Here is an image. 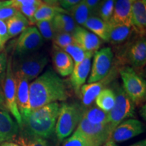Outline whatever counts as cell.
I'll use <instances>...</instances> for the list:
<instances>
[{"instance_id":"6da1fadb","label":"cell","mask_w":146,"mask_h":146,"mask_svg":"<svg viewBox=\"0 0 146 146\" xmlns=\"http://www.w3.org/2000/svg\"><path fill=\"white\" fill-rule=\"evenodd\" d=\"M68 92L64 81L52 69H48L29 85L31 112L49 104L66 101Z\"/></svg>"},{"instance_id":"7a4b0ae2","label":"cell","mask_w":146,"mask_h":146,"mask_svg":"<svg viewBox=\"0 0 146 146\" xmlns=\"http://www.w3.org/2000/svg\"><path fill=\"white\" fill-rule=\"evenodd\" d=\"M60 107L58 102L49 104L31 111L28 116L22 118L23 136L44 139L50 137L55 131Z\"/></svg>"},{"instance_id":"3957f363","label":"cell","mask_w":146,"mask_h":146,"mask_svg":"<svg viewBox=\"0 0 146 146\" xmlns=\"http://www.w3.org/2000/svg\"><path fill=\"white\" fill-rule=\"evenodd\" d=\"M87 108L83 104L63 103L60 106L55 132L59 141H62L76 130Z\"/></svg>"},{"instance_id":"277c9868","label":"cell","mask_w":146,"mask_h":146,"mask_svg":"<svg viewBox=\"0 0 146 146\" xmlns=\"http://www.w3.org/2000/svg\"><path fill=\"white\" fill-rule=\"evenodd\" d=\"M47 55L43 52H35L12 58V68L16 77H23L29 81L37 78L48 63Z\"/></svg>"},{"instance_id":"5b68a950","label":"cell","mask_w":146,"mask_h":146,"mask_svg":"<svg viewBox=\"0 0 146 146\" xmlns=\"http://www.w3.org/2000/svg\"><path fill=\"white\" fill-rule=\"evenodd\" d=\"M123 81V89L135 105L139 106L145 101L146 83L133 68L125 66L119 70Z\"/></svg>"},{"instance_id":"8992f818","label":"cell","mask_w":146,"mask_h":146,"mask_svg":"<svg viewBox=\"0 0 146 146\" xmlns=\"http://www.w3.org/2000/svg\"><path fill=\"white\" fill-rule=\"evenodd\" d=\"M114 91L116 96L114 106L109 112L110 129L111 134L115 128L124 120L135 115V104L126 94L123 87L114 85Z\"/></svg>"},{"instance_id":"52a82bcc","label":"cell","mask_w":146,"mask_h":146,"mask_svg":"<svg viewBox=\"0 0 146 146\" xmlns=\"http://www.w3.org/2000/svg\"><path fill=\"white\" fill-rule=\"evenodd\" d=\"M12 58L10 57L8 59L6 71H5L4 78L1 83V86L2 87L5 105L8 112H10L14 116L16 122L19 126V129H21L23 125V121L17 106L16 81L12 68Z\"/></svg>"},{"instance_id":"ba28073f","label":"cell","mask_w":146,"mask_h":146,"mask_svg":"<svg viewBox=\"0 0 146 146\" xmlns=\"http://www.w3.org/2000/svg\"><path fill=\"white\" fill-rule=\"evenodd\" d=\"M75 132L80 134L91 146H102L110 138V125H94L83 118Z\"/></svg>"},{"instance_id":"9c48e42d","label":"cell","mask_w":146,"mask_h":146,"mask_svg":"<svg viewBox=\"0 0 146 146\" xmlns=\"http://www.w3.org/2000/svg\"><path fill=\"white\" fill-rule=\"evenodd\" d=\"M44 43L37 28L28 27L20 34L14 46V56H22L38 52Z\"/></svg>"},{"instance_id":"30bf717a","label":"cell","mask_w":146,"mask_h":146,"mask_svg":"<svg viewBox=\"0 0 146 146\" xmlns=\"http://www.w3.org/2000/svg\"><path fill=\"white\" fill-rule=\"evenodd\" d=\"M91 74L87 80L88 83L99 81L105 78L112 68L114 54L110 47H104L94 54Z\"/></svg>"},{"instance_id":"8fae6325","label":"cell","mask_w":146,"mask_h":146,"mask_svg":"<svg viewBox=\"0 0 146 146\" xmlns=\"http://www.w3.org/2000/svg\"><path fill=\"white\" fill-rule=\"evenodd\" d=\"M143 132V124L139 120L130 118L123 121L115 128L110 139L115 143H121L139 135Z\"/></svg>"},{"instance_id":"7c38bea8","label":"cell","mask_w":146,"mask_h":146,"mask_svg":"<svg viewBox=\"0 0 146 146\" xmlns=\"http://www.w3.org/2000/svg\"><path fill=\"white\" fill-rule=\"evenodd\" d=\"M116 74V73L114 70H110L108 74L103 79L94 83L83 85L80 89L79 94L82 104L86 108L90 106L100 93L106 88V85L114 80Z\"/></svg>"},{"instance_id":"4fadbf2b","label":"cell","mask_w":146,"mask_h":146,"mask_svg":"<svg viewBox=\"0 0 146 146\" xmlns=\"http://www.w3.org/2000/svg\"><path fill=\"white\" fill-rule=\"evenodd\" d=\"M95 52H87L86 56L81 63L74 66L70 74V81L72 89L76 95L79 96L80 89L88 77L91 67V59Z\"/></svg>"},{"instance_id":"5bb4252c","label":"cell","mask_w":146,"mask_h":146,"mask_svg":"<svg viewBox=\"0 0 146 146\" xmlns=\"http://www.w3.org/2000/svg\"><path fill=\"white\" fill-rule=\"evenodd\" d=\"M72 35L74 42L87 52H96L102 45V40L98 36L82 27H76Z\"/></svg>"},{"instance_id":"9a60e30c","label":"cell","mask_w":146,"mask_h":146,"mask_svg":"<svg viewBox=\"0 0 146 146\" xmlns=\"http://www.w3.org/2000/svg\"><path fill=\"white\" fill-rule=\"evenodd\" d=\"M131 27L139 37L146 33V0H139L132 3Z\"/></svg>"},{"instance_id":"2e32d148","label":"cell","mask_w":146,"mask_h":146,"mask_svg":"<svg viewBox=\"0 0 146 146\" xmlns=\"http://www.w3.org/2000/svg\"><path fill=\"white\" fill-rule=\"evenodd\" d=\"M19 129V126L10 113L0 110V145L4 142L16 141Z\"/></svg>"},{"instance_id":"e0dca14e","label":"cell","mask_w":146,"mask_h":146,"mask_svg":"<svg viewBox=\"0 0 146 146\" xmlns=\"http://www.w3.org/2000/svg\"><path fill=\"white\" fill-rule=\"evenodd\" d=\"M127 58L133 69H143L146 64L145 37H139L129 47Z\"/></svg>"},{"instance_id":"ac0fdd59","label":"cell","mask_w":146,"mask_h":146,"mask_svg":"<svg viewBox=\"0 0 146 146\" xmlns=\"http://www.w3.org/2000/svg\"><path fill=\"white\" fill-rule=\"evenodd\" d=\"M16 100L17 106L22 118L30 114L31 106L29 102V81L23 77H16Z\"/></svg>"},{"instance_id":"d6986e66","label":"cell","mask_w":146,"mask_h":146,"mask_svg":"<svg viewBox=\"0 0 146 146\" xmlns=\"http://www.w3.org/2000/svg\"><path fill=\"white\" fill-rule=\"evenodd\" d=\"M53 65L56 72L61 76L70 75L74 68V62L64 51L54 45L52 55Z\"/></svg>"},{"instance_id":"ffe728a7","label":"cell","mask_w":146,"mask_h":146,"mask_svg":"<svg viewBox=\"0 0 146 146\" xmlns=\"http://www.w3.org/2000/svg\"><path fill=\"white\" fill-rule=\"evenodd\" d=\"M131 0H116L112 18L109 22L131 27Z\"/></svg>"},{"instance_id":"44dd1931","label":"cell","mask_w":146,"mask_h":146,"mask_svg":"<svg viewBox=\"0 0 146 146\" xmlns=\"http://www.w3.org/2000/svg\"><path fill=\"white\" fill-rule=\"evenodd\" d=\"M89 31L98 36L101 40L109 41V23L100 18L98 16H91L84 26Z\"/></svg>"},{"instance_id":"7402d4cb","label":"cell","mask_w":146,"mask_h":146,"mask_svg":"<svg viewBox=\"0 0 146 146\" xmlns=\"http://www.w3.org/2000/svg\"><path fill=\"white\" fill-rule=\"evenodd\" d=\"M109 31V41L112 45H121L130 38L133 32L131 27L125 26L122 25H117L108 22Z\"/></svg>"},{"instance_id":"603a6c76","label":"cell","mask_w":146,"mask_h":146,"mask_svg":"<svg viewBox=\"0 0 146 146\" xmlns=\"http://www.w3.org/2000/svg\"><path fill=\"white\" fill-rule=\"evenodd\" d=\"M9 37H15L29 27L30 23L28 19L18 11L14 16L5 21Z\"/></svg>"},{"instance_id":"cb8c5ba5","label":"cell","mask_w":146,"mask_h":146,"mask_svg":"<svg viewBox=\"0 0 146 146\" xmlns=\"http://www.w3.org/2000/svg\"><path fill=\"white\" fill-rule=\"evenodd\" d=\"M56 33H66L72 34L77 27L72 16L68 12L58 14L53 19Z\"/></svg>"},{"instance_id":"d4e9b609","label":"cell","mask_w":146,"mask_h":146,"mask_svg":"<svg viewBox=\"0 0 146 146\" xmlns=\"http://www.w3.org/2000/svg\"><path fill=\"white\" fill-rule=\"evenodd\" d=\"M68 11L58 5H51L43 3L36 10L34 14L33 19L35 25L36 22L41 21H48L53 20L54 18L60 13H66Z\"/></svg>"},{"instance_id":"484cf974","label":"cell","mask_w":146,"mask_h":146,"mask_svg":"<svg viewBox=\"0 0 146 146\" xmlns=\"http://www.w3.org/2000/svg\"><path fill=\"white\" fill-rule=\"evenodd\" d=\"M83 118L94 125H106L110 123L109 112L102 110L97 106L87 108Z\"/></svg>"},{"instance_id":"4316f807","label":"cell","mask_w":146,"mask_h":146,"mask_svg":"<svg viewBox=\"0 0 146 146\" xmlns=\"http://www.w3.org/2000/svg\"><path fill=\"white\" fill-rule=\"evenodd\" d=\"M70 16L77 26H84L87 20L93 16L90 9L87 5L85 0H81L79 3L73 6L70 10Z\"/></svg>"},{"instance_id":"83f0119b","label":"cell","mask_w":146,"mask_h":146,"mask_svg":"<svg viewBox=\"0 0 146 146\" xmlns=\"http://www.w3.org/2000/svg\"><path fill=\"white\" fill-rule=\"evenodd\" d=\"M116 96L113 89L105 88L100 93L96 99V106L102 110L109 112L114 106Z\"/></svg>"},{"instance_id":"f1b7e54d","label":"cell","mask_w":146,"mask_h":146,"mask_svg":"<svg viewBox=\"0 0 146 146\" xmlns=\"http://www.w3.org/2000/svg\"><path fill=\"white\" fill-rule=\"evenodd\" d=\"M116 0H101L98 7L97 15L106 22L112 18Z\"/></svg>"},{"instance_id":"f546056e","label":"cell","mask_w":146,"mask_h":146,"mask_svg":"<svg viewBox=\"0 0 146 146\" xmlns=\"http://www.w3.org/2000/svg\"><path fill=\"white\" fill-rule=\"evenodd\" d=\"M62 50L70 56L74 62V65L81 63L87 54V52L76 43L65 47Z\"/></svg>"},{"instance_id":"4dcf8cb0","label":"cell","mask_w":146,"mask_h":146,"mask_svg":"<svg viewBox=\"0 0 146 146\" xmlns=\"http://www.w3.org/2000/svg\"><path fill=\"white\" fill-rule=\"evenodd\" d=\"M35 25L43 39L52 40L56 31L53 25V20L36 22Z\"/></svg>"},{"instance_id":"1f68e13d","label":"cell","mask_w":146,"mask_h":146,"mask_svg":"<svg viewBox=\"0 0 146 146\" xmlns=\"http://www.w3.org/2000/svg\"><path fill=\"white\" fill-rule=\"evenodd\" d=\"M54 45L62 50L65 47L75 43L72 35L66 33H56L52 39Z\"/></svg>"},{"instance_id":"d6a6232c","label":"cell","mask_w":146,"mask_h":146,"mask_svg":"<svg viewBox=\"0 0 146 146\" xmlns=\"http://www.w3.org/2000/svg\"><path fill=\"white\" fill-rule=\"evenodd\" d=\"M16 141L21 146H48L45 139L41 138L21 136L17 137Z\"/></svg>"},{"instance_id":"836d02e7","label":"cell","mask_w":146,"mask_h":146,"mask_svg":"<svg viewBox=\"0 0 146 146\" xmlns=\"http://www.w3.org/2000/svg\"><path fill=\"white\" fill-rule=\"evenodd\" d=\"M62 146H91L86 140L82 137L81 135L78 134L74 131V133L70 137L67 139L64 142Z\"/></svg>"},{"instance_id":"e575fe53","label":"cell","mask_w":146,"mask_h":146,"mask_svg":"<svg viewBox=\"0 0 146 146\" xmlns=\"http://www.w3.org/2000/svg\"><path fill=\"white\" fill-rule=\"evenodd\" d=\"M18 10L17 9L12 6L3 7L0 8V20L5 22L18 13Z\"/></svg>"},{"instance_id":"d590c367","label":"cell","mask_w":146,"mask_h":146,"mask_svg":"<svg viewBox=\"0 0 146 146\" xmlns=\"http://www.w3.org/2000/svg\"><path fill=\"white\" fill-rule=\"evenodd\" d=\"M12 3L11 6L18 8L19 6H29V5H40L43 2L42 0H12Z\"/></svg>"},{"instance_id":"8d00e7d4","label":"cell","mask_w":146,"mask_h":146,"mask_svg":"<svg viewBox=\"0 0 146 146\" xmlns=\"http://www.w3.org/2000/svg\"><path fill=\"white\" fill-rule=\"evenodd\" d=\"M8 64V58L5 52H0V84L4 78Z\"/></svg>"},{"instance_id":"74e56055","label":"cell","mask_w":146,"mask_h":146,"mask_svg":"<svg viewBox=\"0 0 146 146\" xmlns=\"http://www.w3.org/2000/svg\"><path fill=\"white\" fill-rule=\"evenodd\" d=\"M9 39H10V37H9L5 22L0 20V40L3 44H5Z\"/></svg>"},{"instance_id":"f35d334b","label":"cell","mask_w":146,"mask_h":146,"mask_svg":"<svg viewBox=\"0 0 146 146\" xmlns=\"http://www.w3.org/2000/svg\"><path fill=\"white\" fill-rule=\"evenodd\" d=\"M85 1L90 9L93 16H97V12L101 0H85Z\"/></svg>"},{"instance_id":"ab89813d","label":"cell","mask_w":146,"mask_h":146,"mask_svg":"<svg viewBox=\"0 0 146 146\" xmlns=\"http://www.w3.org/2000/svg\"><path fill=\"white\" fill-rule=\"evenodd\" d=\"M81 1V0H59L60 5L66 10H70L73 6L77 4Z\"/></svg>"},{"instance_id":"60d3db41","label":"cell","mask_w":146,"mask_h":146,"mask_svg":"<svg viewBox=\"0 0 146 146\" xmlns=\"http://www.w3.org/2000/svg\"><path fill=\"white\" fill-rule=\"evenodd\" d=\"M0 110L5 111V112H8L7 109L6 105H5L4 95L2 90V87L0 85Z\"/></svg>"},{"instance_id":"b9f144b4","label":"cell","mask_w":146,"mask_h":146,"mask_svg":"<svg viewBox=\"0 0 146 146\" xmlns=\"http://www.w3.org/2000/svg\"><path fill=\"white\" fill-rule=\"evenodd\" d=\"M12 0H8V1H0V8H3V7H8L12 5Z\"/></svg>"},{"instance_id":"7bdbcfd3","label":"cell","mask_w":146,"mask_h":146,"mask_svg":"<svg viewBox=\"0 0 146 146\" xmlns=\"http://www.w3.org/2000/svg\"><path fill=\"white\" fill-rule=\"evenodd\" d=\"M44 3L51 5H57V3L59 2V0H42Z\"/></svg>"},{"instance_id":"ee69618b","label":"cell","mask_w":146,"mask_h":146,"mask_svg":"<svg viewBox=\"0 0 146 146\" xmlns=\"http://www.w3.org/2000/svg\"><path fill=\"white\" fill-rule=\"evenodd\" d=\"M0 146H21L19 144L14 143L13 141H7V142H4V143H1Z\"/></svg>"},{"instance_id":"f6af8a7d","label":"cell","mask_w":146,"mask_h":146,"mask_svg":"<svg viewBox=\"0 0 146 146\" xmlns=\"http://www.w3.org/2000/svg\"><path fill=\"white\" fill-rule=\"evenodd\" d=\"M102 146H118L116 145V143H115L114 141H113L112 140H108V141H107L106 143L104 144Z\"/></svg>"},{"instance_id":"bcb514c9","label":"cell","mask_w":146,"mask_h":146,"mask_svg":"<svg viewBox=\"0 0 146 146\" xmlns=\"http://www.w3.org/2000/svg\"><path fill=\"white\" fill-rule=\"evenodd\" d=\"M131 146H146V141L145 139L142 140V141H140L137 142V143H135Z\"/></svg>"},{"instance_id":"7dc6e473","label":"cell","mask_w":146,"mask_h":146,"mask_svg":"<svg viewBox=\"0 0 146 146\" xmlns=\"http://www.w3.org/2000/svg\"><path fill=\"white\" fill-rule=\"evenodd\" d=\"M3 49H4V46H2V45H0V52H2Z\"/></svg>"},{"instance_id":"c3c4849f","label":"cell","mask_w":146,"mask_h":146,"mask_svg":"<svg viewBox=\"0 0 146 146\" xmlns=\"http://www.w3.org/2000/svg\"><path fill=\"white\" fill-rule=\"evenodd\" d=\"M0 45H2V46H5V44H3L2 42L1 41V40H0Z\"/></svg>"},{"instance_id":"681fc988","label":"cell","mask_w":146,"mask_h":146,"mask_svg":"<svg viewBox=\"0 0 146 146\" xmlns=\"http://www.w3.org/2000/svg\"><path fill=\"white\" fill-rule=\"evenodd\" d=\"M139 1V0H131V1L132 2V3L135 2V1Z\"/></svg>"},{"instance_id":"f907efd6","label":"cell","mask_w":146,"mask_h":146,"mask_svg":"<svg viewBox=\"0 0 146 146\" xmlns=\"http://www.w3.org/2000/svg\"><path fill=\"white\" fill-rule=\"evenodd\" d=\"M8 1V0H0V1Z\"/></svg>"}]
</instances>
